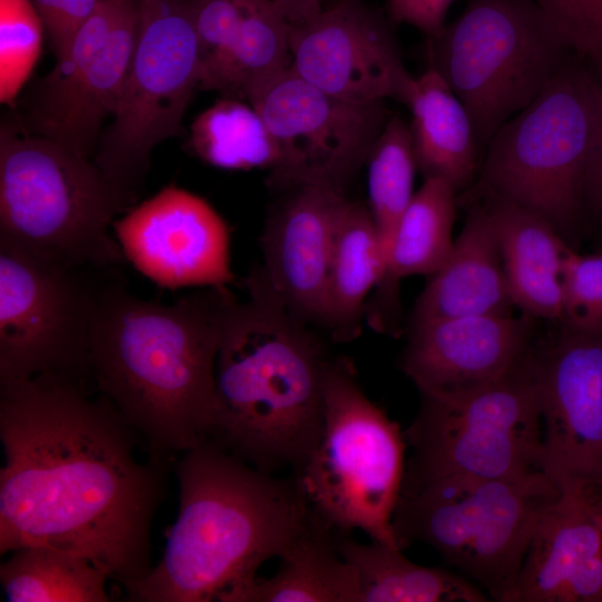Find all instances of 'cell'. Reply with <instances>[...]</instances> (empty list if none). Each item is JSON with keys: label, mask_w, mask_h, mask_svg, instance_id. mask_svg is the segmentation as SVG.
Listing matches in <instances>:
<instances>
[{"label": "cell", "mask_w": 602, "mask_h": 602, "mask_svg": "<svg viewBox=\"0 0 602 602\" xmlns=\"http://www.w3.org/2000/svg\"><path fill=\"white\" fill-rule=\"evenodd\" d=\"M0 554L81 555L124 591L153 569L152 527L174 463L149 453L101 395L40 376L0 383Z\"/></svg>", "instance_id": "6da1fadb"}, {"label": "cell", "mask_w": 602, "mask_h": 602, "mask_svg": "<svg viewBox=\"0 0 602 602\" xmlns=\"http://www.w3.org/2000/svg\"><path fill=\"white\" fill-rule=\"evenodd\" d=\"M233 298L227 287H208L162 304L130 293L118 274L100 289L90 381L155 458L175 463L211 439L215 363Z\"/></svg>", "instance_id": "7a4b0ae2"}, {"label": "cell", "mask_w": 602, "mask_h": 602, "mask_svg": "<svg viewBox=\"0 0 602 602\" xmlns=\"http://www.w3.org/2000/svg\"><path fill=\"white\" fill-rule=\"evenodd\" d=\"M179 506L159 562L126 592L133 602H229L281 557L314 511L299 478L258 469L212 441L174 463Z\"/></svg>", "instance_id": "3957f363"}, {"label": "cell", "mask_w": 602, "mask_h": 602, "mask_svg": "<svg viewBox=\"0 0 602 602\" xmlns=\"http://www.w3.org/2000/svg\"><path fill=\"white\" fill-rule=\"evenodd\" d=\"M245 287L249 300L233 298L226 312L210 441L263 472L299 476L321 436L333 358L258 269Z\"/></svg>", "instance_id": "277c9868"}, {"label": "cell", "mask_w": 602, "mask_h": 602, "mask_svg": "<svg viewBox=\"0 0 602 602\" xmlns=\"http://www.w3.org/2000/svg\"><path fill=\"white\" fill-rule=\"evenodd\" d=\"M129 208L90 157L2 124L0 243L59 265L119 270L127 260L110 229Z\"/></svg>", "instance_id": "5b68a950"}, {"label": "cell", "mask_w": 602, "mask_h": 602, "mask_svg": "<svg viewBox=\"0 0 602 602\" xmlns=\"http://www.w3.org/2000/svg\"><path fill=\"white\" fill-rule=\"evenodd\" d=\"M560 495L541 470L443 477L401 492L392 526L401 548L430 546L491 600L505 602L541 516Z\"/></svg>", "instance_id": "8992f818"}, {"label": "cell", "mask_w": 602, "mask_h": 602, "mask_svg": "<svg viewBox=\"0 0 602 602\" xmlns=\"http://www.w3.org/2000/svg\"><path fill=\"white\" fill-rule=\"evenodd\" d=\"M407 443L400 426L362 390L347 358H333L326 378L320 439L297 476L312 509L336 532L363 531L400 548L392 516Z\"/></svg>", "instance_id": "52a82bcc"}, {"label": "cell", "mask_w": 602, "mask_h": 602, "mask_svg": "<svg viewBox=\"0 0 602 602\" xmlns=\"http://www.w3.org/2000/svg\"><path fill=\"white\" fill-rule=\"evenodd\" d=\"M595 115V82L569 59L543 90L486 146L479 192L526 207L569 232L584 206Z\"/></svg>", "instance_id": "ba28073f"}, {"label": "cell", "mask_w": 602, "mask_h": 602, "mask_svg": "<svg viewBox=\"0 0 602 602\" xmlns=\"http://www.w3.org/2000/svg\"><path fill=\"white\" fill-rule=\"evenodd\" d=\"M430 39V67L467 109L482 148L572 52L535 0H468Z\"/></svg>", "instance_id": "9c48e42d"}, {"label": "cell", "mask_w": 602, "mask_h": 602, "mask_svg": "<svg viewBox=\"0 0 602 602\" xmlns=\"http://www.w3.org/2000/svg\"><path fill=\"white\" fill-rule=\"evenodd\" d=\"M404 434L411 456L401 492L449 476L503 478L541 470L535 355L527 352L503 377L466 395L421 397Z\"/></svg>", "instance_id": "30bf717a"}, {"label": "cell", "mask_w": 602, "mask_h": 602, "mask_svg": "<svg viewBox=\"0 0 602 602\" xmlns=\"http://www.w3.org/2000/svg\"><path fill=\"white\" fill-rule=\"evenodd\" d=\"M137 1L132 61L114 120L93 157L129 206L147 175L153 149L178 135L201 82L193 0Z\"/></svg>", "instance_id": "8fae6325"}, {"label": "cell", "mask_w": 602, "mask_h": 602, "mask_svg": "<svg viewBox=\"0 0 602 602\" xmlns=\"http://www.w3.org/2000/svg\"><path fill=\"white\" fill-rule=\"evenodd\" d=\"M118 272L59 265L0 243V383L51 376L88 388L98 295Z\"/></svg>", "instance_id": "7c38bea8"}, {"label": "cell", "mask_w": 602, "mask_h": 602, "mask_svg": "<svg viewBox=\"0 0 602 602\" xmlns=\"http://www.w3.org/2000/svg\"><path fill=\"white\" fill-rule=\"evenodd\" d=\"M244 99L262 116L280 153L268 178L273 188L322 184L344 192L389 118L385 101L332 96L291 68L250 87Z\"/></svg>", "instance_id": "4fadbf2b"}, {"label": "cell", "mask_w": 602, "mask_h": 602, "mask_svg": "<svg viewBox=\"0 0 602 602\" xmlns=\"http://www.w3.org/2000/svg\"><path fill=\"white\" fill-rule=\"evenodd\" d=\"M541 472L561 493L602 496V330L564 327L535 355Z\"/></svg>", "instance_id": "5bb4252c"}, {"label": "cell", "mask_w": 602, "mask_h": 602, "mask_svg": "<svg viewBox=\"0 0 602 602\" xmlns=\"http://www.w3.org/2000/svg\"><path fill=\"white\" fill-rule=\"evenodd\" d=\"M291 69L314 87L355 103L406 104L414 84L386 18L362 0H339L290 26Z\"/></svg>", "instance_id": "9a60e30c"}, {"label": "cell", "mask_w": 602, "mask_h": 602, "mask_svg": "<svg viewBox=\"0 0 602 602\" xmlns=\"http://www.w3.org/2000/svg\"><path fill=\"white\" fill-rule=\"evenodd\" d=\"M126 260L166 288L233 282L229 229L202 197L176 186L132 206L113 223Z\"/></svg>", "instance_id": "2e32d148"}, {"label": "cell", "mask_w": 602, "mask_h": 602, "mask_svg": "<svg viewBox=\"0 0 602 602\" xmlns=\"http://www.w3.org/2000/svg\"><path fill=\"white\" fill-rule=\"evenodd\" d=\"M528 324L512 312L412 326L401 371L421 397L452 399L507 373L527 352Z\"/></svg>", "instance_id": "e0dca14e"}, {"label": "cell", "mask_w": 602, "mask_h": 602, "mask_svg": "<svg viewBox=\"0 0 602 602\" xmlns=\"http://www.w3.org/2000/svg\"><path fill=\"white\" fill-rule=\"evenodd\" d=\"M344 192L322 184L291 188L268 217L256 268L285 308L308 324L321 323L334 231Z\"/></svg>", "instance_id": "ac0fdd59"}, {"label": "cell", "mask_w": 602, "mask_h": 602, "mask_svg": "<svg viewBox=\"0 0 602 602\" xmlns=\"http://www.w3.org/2000/svg\"><path fill=\"white\" fill-rule=\"evenodd\" d=\"M505 602H602V534L593 501L561 493L543 513Z\"/></svg>", "instance_id": "d6986e66"}, {"label": "cell", "mask_w": 602, "mask_h": 602, "mask_svg": "<svg viewBox=\"0 0 602 602\" xmlns=\"http://www.w3.org/2000/svg\"><path fill=\"white\" fill-rule=\"evenodd\" d=\"M138 23V1L125 0L106 42L65 87L33 95L14 124L19 129L51 139L90 157L101 138V124L114 115L132 61Z\"/></svg>", "instance_id": "ffe728a7"}, {"label": "cell", "mask_w": 602, "mask_h": 602, "mask_svg": "<svg viewBox=\"0 0 602 602\" xmlns=\"http://www.w3.org/2000/svg\"><path fill=\"white\" fill-rule=\"evenodd\" d=\"M512 307L489 215L484 205L474 207L447 260L416 301L411 327L459 317L509 313Z\"/></svg>", "instance_id": "44dd1931"}, {"label": "cell", "mask_w": 602, "mask_h": 602, "mask_svg": "<svg viewBox=\"0 0 602 602\" xmlns=\"http://www.w3.org/2000/svg\"><path fill=\"white\" fill-rule=\"evenodd\" d=\"M485 208L496 235L514 307L527 317L562 321L561 269L566 243L542 215L487 196Z\"/></svg>", "instance_id": "7402d4cb"}, {"label": "cell", "mask_w": 602, "mask_h": 602, "mask_svg": "<svg viewBox=\"0 0 602 602\" xmlns=\"http://www.w3.org/2000/svg\"><path fill=\"white\" fill-rule=\"evenodd\" d=\"M456 191L445 179L425 178L405 211L386 259L383 275L367 303L370 326L389 332L397 283L410 275H433L447 260L455 239Z\"/></svg>", "instance_id": "603a6c76"}, {"label": "cell", "mask_w": 602, "mask_h": 602, "mask_svg": "<svg viewBox=\"0 0 602 602\" xmlns=\"http://www.w3.org/2000/svg\"><path fill=\"white\" fill-rule=\"evenodd\" d=\"M407 107L417 168L458 192L477 169L479 145L470 116L443 77L431 67L414 79Z\"/></svg>", "instance_id": "cb8c5ba5"}, {"label": "cell", "mask_w": 602, "mask_h": 602, "mask_svg": "<svg viewBox=\"0 0 602 602\" xmlns=\"http://www.w3.org/2000/svg\"><path fill=\"white\" fill-rule=\"evenodd\" d=\"M383 270V252L368 206L346 198L337 220L320 323L334 341L359 334L366 300Z\"/></svg>", "instance_id": "d4e9b609"}, {"label": "cell", "mask_w": 602, "mask_h": 602, "mask_svg": "<svg viewBox=\"0 0 602 602\" xmlns=\"http://www.w3.org/2000/svg\"><path fill=\"white\" fill-rule=\"evenodd\" d=\"M269 579L258 576L229 602H359L351 567L336 546V531L315 512L280 557Z\"/></svg>", "instance_id": "484cf974"}, {"label": "cell", "mask_w": 602, "mask_h": 602, "mask_svg": "<svg viewBox=\"0 0 602 602\" xmlns=\"http://www.w3.org/2000/svg\"><path fill=\"white\" fill-rule=\"evenodd\" d=\"M336 546L351 567L359 602H486L488 595L465 576L408 560L400 548L358 542L336 532Z\"/></svg>", "instance_id": "4316f807"}, {"label": "cell", "mask_w": 602, "mask_h": 602, "mask_svg": "<svg viewBox=\"0 0 602 602\" xmlns=\"http://www.w3.org/2000/svg\"><path fill=\"white\" fill-rule=\"evenodd\" d=\"M108 581L88 559L46 545L16 548L0 565L8 602H109Z\"/></svg>", "instance_id": "83f0119b"}, {"label": "cell", "mask_w": 602, "mask_h": 602, "mask_svg": "<svg viewBox=\"0 0 602 602\" xmlns=\"http://www.w3.org/2000/svg\"><path fill=\"white\" fill-rule=\"evenodd\" d=\"M290 67V23L270 0H250L233 40L198 90L244 99L250 87Z\"/></svg>", "instance_id": "f1b7e54d"}, {"label": "cell", "mask_w": 602, "mask_h": 602, "mask_svg": "<svg viewBox=\"0 0 602 602\" xmlns=\"http://www.w3.org/2000/svg\"><path fill=\"white\" fill-rule=\"evenodd\" d=\"M190 147L205 163L224 169L273 172L276 143L259 111L242 99L223 97L196 116Z\"/></svg>", "instance_id": "f546056e"}, {"label": "cell", "mask_w": 602, "mask_h": 602, "mask_svg": "<svg viewBox=\"0 0 602 602\" xmlns=\"http://www.w3.org/2000/svg\"><path fill=\"white\" fill-rule=\"evenodd\" d=\"M366 165L368 210L386 264L397 226L415 194L417 163L410 126L402 117L395 115L387 119L368 154Z\"/></svg>", "instance_id": "4dcf8cb0"}, {"label": "cell", "mask_w": 602, "mask_h": 602, "mask_svg": "<svg viewBox=\"0 0 602 602\" xmlns=\"http://www.w3.org/2000/svg\"><path fill=\"white\" fill-rule=\"evenodd\" d=\"M43 23L30 0H0V100L11 103L41 52Z\"/></svg>", "instance_id": "1f68e13d"}, {"label": "cell", "mask_w": 602, "mask_h": 602, "mask_svg": "<svg viewBox=\"0 0 602 602\" xmlns=\"http://www.w3.org/2000/svg\"><path fill=\"white\" fill-rule=\"evenodd\" d=\"M562 323L602 330V254L582 255L566 245L561 269Z\"/></svg>", "instance_id": "d6a6232c"}, {"label": "cell", "mask_w": 602, "mask_h": 602, "mask_svg": "<svg viewBox=\"0 0 602 602\" xmlns=\"http://www.w3.org/2000/svg\"><path fill=\"white\" fill-rule=\"evenodd\" d=\"M566 47L592 59L602 52V0H535Z\"/></svg>", "instance_id": "836d02e7"}, {"label": "cell", "mask_w": 602, "mask_h": 602, "mask_svg": "<svg viewBox=\"0 0 602 602\" xmlns=\"http://www.w3.org/2000/svg\"><path fill=\"white\" fill-rule=\"evenodd\" d=\"M50 37L56 59L70 46L100 0H30Z\"/></svg>", "instance_id": "e575fe53"}, {"label": "cell", "mask_w": 602, "mask_h": 602, "mask_svg": "<svg viewBox=\"0 0 602 602\" xmlns=\"http://www.w3.org/2000/svg\"><path fill=\"white\" fill-rule=\"evenodd\" d=\"M588 60L595 82V115L584 182V205L602 216V52Z\"/></svg>", "instance_id": "d590c367"}, {"label": "cell", "mask_w": 602, "mask_h": 602, "mask_svg": "<svg viewBox=\"0 0 602 602\" xmlns=\"http://www.w3.org/2000/svg\"><path fill=\"white\" fill-rule=\"evenodd\" d=\"M454 0H387L390 20L411 25L430 38L444 29L445 18Z\"/></svg>", "instance_id": "8d00e7d4"}, {"label": "cell", "mask_w": 602, "mask_h": 602, "mask_svg": "<svg viewBox=\"0 0 602 602\" xmlns=\"http://www.w3.org/2000/svg\"><path fill=\"white\" fill-rule=\"evenodd\" d=\"M273 6L288 20L290 26L303 23L324 7L326 0H270Z\"/></svg>", "instance_id": "74e56055"}, {"label": "cell", "mask_w": 602, "mask_h": 602, "mask_svg": "<svg viewBox=\"0 0 602 602\" xmlns=\"http://www.w3.org/2000/svg\"><path fill=\"white\" fill-rule=\"evenodd\" d=\"M593 506H594L596 520H598L601 534H602V497H599L598 499L593 501Z\"/></svg>", "instance_id": "f35d334b"}, {"label": "cell", "mask_w": 602, "mask_h": 602, "mask_svg": "<svg viewBox=\"0 0 602 602\" xmlns=\"http://www.w3.org/2000/svg\"><path fill=\"white\" fill-rule=\"evenodd\" d=\"M602 497V496H601Z\"/></svg>", "instance_id": "ab89813d"}]
</instances>
